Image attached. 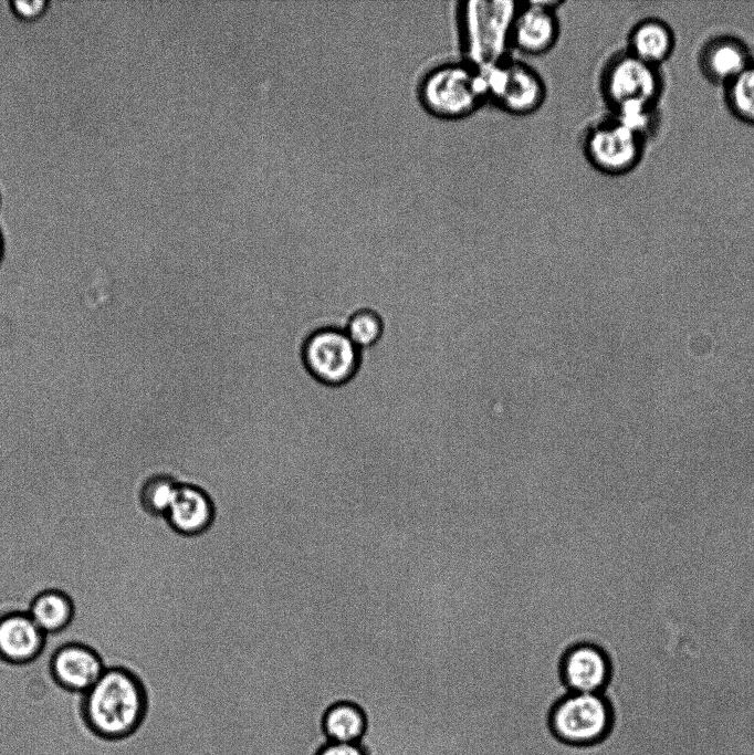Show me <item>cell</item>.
<instances>
[{
  "mask_svg": "<svg viewBox=\"0 0 754 755\" xmlns=\"http://www.w3.org/2000/svg\"><path fill=\"white\" fill-rule=\"evenodd\" d=\"M562 670L570 693H600L610 675L607 656L593 644L572 648L564 658Z\"/></svg>",
  "mask_w": 754,
  "mask_h": 755,
  "instance_id": "13",
  "label": "cell"
},
{
  "mask_svg": "<svg viewBox=\"0 0 754 755\" xmlns=\"http://www.w3.org/2000/svg\"><path fill=\"white\" fill-rule=\"evenodd\" d=\"M28 614L46 636L56 635L71 625L74 605L65 593L46 589L33 598Z\"/></svg>",
  "mask_w": 754,
  "mask_h": 755,
  "instance_id": "16",
  "label": "cell"
},
{
  "mask_svg": "<svg viewBox=\"0 0 754 755\" xmlns=\"http://www.w3.org/2000/svg\"><path fill=\"white\" fill-rule=\"evenodd\" d=\"M54 681L71 692L86 693L102 677L106 667L101 656L83 643H66L50 659Z\"/></svg>",
  "mask_w": 754,
  "mask_h": 755,
  "instance_id": "11",
  "label": "cell"
},
{
  "mask_svg": "<svg viewBox=\"0 0 754 755\" xmlns=\"http://www.w3.org/2000/svg\"><path fill=\"white\" fill-rule=\"evenodd\" d=\"M676 36L670 25L658 18L638 21L627 35L626 50L651 65L660 67L672 54Z\"/></svg>",
  "mask_w": 754,
  "mask_h": 755,
  "instance_id": "15",
  "label": "cell"
},
{
  "mask_svg": "<svg viewBox=\"0 0 754 755\" xmlns=\"http://www.w3.org/2000/svg\"><path fill=\"white\" fill-rule=\"evenodd\" d=\"M0 203H1V193H0Z\"/></svg>",
  "mask_w": 754,
  "mask_h": 755,
  "instance_id": "24",
  "label": "cell"
},
{
  "mask_svg": "<svg viewBox=\"0 0 754 755\" xmlns=\"http://www.w3.org/2000/svg\"><path fill=\"white\" fill-rule=\"evenodd\" d=\"M754 60L746 42L733 34L709 38L698 52V66L703 77L722 88Z\"/></svg>",
  "mask_w": 754,
  "mask_h": 755,
  "instance_id": "10",
  "label": "cell"
},
{
  "mask_svg": "<svg viewBox=\"0 0 754 755\" xmlns=\"http://www.w3.org/2000/svg\"><path fill=\"white\" fill-rule=\"evenodd\" d=\"M317 755H366L358 743H334L324 745Z\"/></svg>",
  "mask_w": 754,
  "mask_h": 755,
  "instance_id": "22",
  "label": "cell"
},
{
  "mask_svg": "<svg viewBox=\"0 0 754 755\" xmlns=\"http://www.w3.org/2000/svg\"><path fill=\"white\" fill-rule=\"evenodd\" d=\"M557 1L519 2L511 44L526 55H542L557 43L561 33Z\"/></svg>",
  "mask_w": 754,
  "mask_h": 755,
  "instance_id": "9",
  "label": "cell"
},
{
  "mask_svg": "<svg viewBox=\"0 0 754 755\" xmlns=\"http://www.w3.org/2000/svg\"><path fill=\"white\" fill-rule=\"evenodd\" d=\"M84 716L97 735L118 740L130 735L146 711L140 681L122 668H106L97 682L84 693Z\"/></svg>",
  "mask_w": 754,
  "mask_h": 755,
  "instance_id": "3",
  "label": "cell"
},
{
  "mask_svg": "<svg viewBox=\"0 0 754 755\" xmlns=\"http://www.w3.org/2000/svg\"><path fill=\"white\" fill-rule=\"evenodd\" d=\"M483 73L488 103L510 115H531L545 102L546 84L542 75L511 54Z\"/></svg>",
  "mask_w": 754,
  "mask_h": 755,
  "instance_id": "7",
  "label": "cell"
},
{
  "mask_svg": "<svg viewBox=\"0 0 754 755\" xmlns=\"http://www.w3.org/2000/svg\"><path fill=\"white\" fill-rule=\"evenodd\" d=\"M610 723V707L600 693H569L551 714L554 733L575 745L599 741L608 732Z\"/></svg>",
  "mask_w": 754,
  "mask_h": 755,
  "instance_id": "8",
  "label": "cell"
},
{
  "mask_svg": "<svg viewBox=\"0 0 754 755\" xmlns=\"http://www.w3.org/2000/svg\"><path fill=\"white\" fill-rule=\"evenodd\" d=\"M416 92L421 107L444 120L469 117L488 103L483 71L461 56L427 69Z\"/></svg>",
  "mask_w": 754,
  "mask_h": 755,
  "instance_id": "2",
  "label": "cell"
},
{
  "mask_svg": "<svg viewBox=\"0 0 754 755\" xmlns=\"http://www.w3.org/2000/svg\"><path fill=\"white\" fill-rule=\"evenodd\" d=\"M214 515L212 500L202 489L180 484L165 518L178 534L198 536L209 531Z\"/></svg>",
  "mask_w": 754,
  "mask_h": 755,
  "instance_id": "14",
  "label": "cell"
},
{
  "mask_svg": "<svg viewBox=\"0 0 754 755\" xmlns=\"http://www.w3.org/2000/svg\"><path fill=\"white\" fill-rule=\"evenodd\" d=\"M520 1L467 0L455 7L461 57L484 71L510 54Z\"/></svg>",
  "mask_w": 754,
  "mask_h": 755,
  "instance_id": "1",
  "label": "cell"
},
{
  "mask_svg": "<svg viewBox=\"0 0 754 755\" xmlns=\"http://www.w3.org/2000/svg\"><path fill=\"white\" fill-rule=\"evenodd\" d=\"M647 143L611 113L588 124L580 139L586 160L608 176L632 171L643 158Z\"/></svg>",
  "mask_w": 754,
  "mask_h": 755,
  "instance_id": "5",
  "label": "cell"
},
{
  "mask_svg": "<svg viewBox=\"0 0 754 755\" xmlns=\"http://www.w3.org/2000/svg\"><path fill=\"white\" fill-rule=\"evenodd\" d=\"M301 359L306 373L316 382L342 387L358 374L363 350L352 342L343 327L327 325L314 329L304 338Z\"/></svg>",
  "mask_w": 754,
  "mask_h": 755,
  "instance_id": "6",
  "label": "cell"
},
{
  "mask_svg": "<svg viewBox=\"0 0 754 755\" xmlns=\"http://www.w3.org/2000/svg\"><path fill=\"white\" fill-rule=\"evenodd\" d=\"M46 635L28 611H12L0 617V659L25 664L41 656Z\"/></svg>",
  "mask_w": 754,
  "mask_h": 755,
  "instance_id": "12",
  "label": "cell"
},
{
  "mask_svg": "<svg viewBox=\"0 0 754 755\" xmlns=\"http://www.w3.org/2000/svg\"><path fill=\"white\" fill-rule=\"evenodd\" d=\"M179 485L174 478L166 474L146 479L138 491V502L144 513L153 517H165Z\"/></svg>",
  "mask_w": 754,
  "mask_h": 755,
  "instance_id": "19",
  "label": "cell"
},
{
  "mask_svg": "<svg viewBox=\"0 0 754 755\" xmlns=\"http://www.w3.org/2000/svg\"><path fill=\"white\" fill-rule=\"evenodd\" d=\"M347 336L359 349L375 346L384 333V321L375 310L365 307L354 311L343 326Z\"/></svg>",
  "mask_w": 754,
  "mask_h": 755,
  "instance_id": "20",
  "label": "cell"
},
{
  "mask_svg": "<svg viewBox=\"0 0 754 755\" xmlns=\"http://www.w3.org/2000/svg\"><path fill=\"white\" fill-rule=\"evenodd\" d=\"M3 258H4V238H3V234L0 230V265L3 261Z\"/></svg>",
  "mask_w": 754,
  "mask_h": 755,
  "instance_id": "23",
  "label": "cell"
},
{
  "mask_svg": "<svg viewBox=\"0 0 754 755\" xmlns=\"http://www.w3.org/2000/svg\"><path fill=\"white\" fill-rule=\"evenodd\" d=\"M50 3L48 0H12L9 2V6L17 18L33 21L44 15Z\"/></svg>",
  "mask_w": 754,
  "mask_h": 755,
  "instance_id": "21",
  "label": "cell"
},
{
  "mask_svg": "<svg viewBox=\"0 0 754 755\" xmlns=\"http://www.w3.org/2000/svg\"><path fill=\"white\" fill-rule=\"evenodd\" d=\"M664 88L660 67L626 49L611 54L599 75V91L609 112L635 106H658Z\"/></svg>",
  "mask_w": 754,
  "mask_h": 755,
  "instance_id": "4",
  "label": "cell"
},
{
  "mask_svg": "<svg viewBox=\"0 0 754 755\" xmlns=\"http://www.w3.org/2000/svg\"><path fill=\"white\" fill-rule=\"evenodd\" d=\"M323 727L328 742L359 743L366 730V717L357 705L339 702L326 711Z\"/></svg>",
  "mask_w": 754,
  "mask_h": 755,
  "instance_id": "17",
  "label": "cell"
},
{
  "mask_svg": "<svg viewBox=\"0 0 754 755\" xmlns=\"http://www.w3.org/2000/svg\"><path fill=\"white\" fill-rule=\"evenodd\" d=\"M725 106L740 122L754 126V60L723 87Z\"/></svg>",
  "mask_w": 754,
  "mask_h": 755,
  "instance_id": "18",
  "label": "cell"
}]
</instances>
